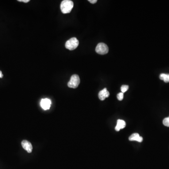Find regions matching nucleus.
Returning <instances> with one entry per match:
<instances>
[{"mask_svg":"<svg viewBox=\"0 0 169 169\" xmlns=\"http://www.w3.org/2000/svg\"><path fill=\"white\" fill-rule=\"evenodd\" d=\"M74 6L73 2L70 0H64L61 2L60 8L63 14L70 13Z\"/></svg>","mask_w":169,"mask_h":169,"instance_id":"obj_1","label":"nucleus"},{"mask_svg":"<svg viewBox=\"0 0 169 169\" xmlns=\"http://www.w3.org/2000/svg\"><path fill=\"white\" fill-rule=\"evenodd\" d=\"M79 45L78 40L75 37H73L67 40L65 43V48L70 50H73L76 49Z\"/></svg>","mask_w":169,"mask_h":169,"instance_id":"obj_2","label":"nucleus"},{"mask_svg":"<svg viewBox=\"0 0 169 169\" xmlns=\"http://www.w3.org/2000/svg\"><path fill=\"white\" fill-rule=\"evenodd\" d=\"M80 83L79 76L77 74H74L71 77L70 80L68 83V87L72 88H76L78 87Z\"/></svg>","mask_w":169,"mask_h":169,"instance_id":"obj_3","label":"nucleus"},{"mask_svg":"<svg viewBox=\"0 0 169 169\" xmlns=\"http://www.w3.org/2000/svg\"><path fill=\"white\" fill-rule=\"evenodd\" d=\"M96 53L100 55H105L109 52V48L104 43H100L96 46L95 48Z\"/></svg>","mask_w":169,"mask_h":169,"instance_id":"obj_4","label":"nucleus"},{"mask_svg":"<svg viewBox=\"0 0 169 169\" xmlns=\"http://www.w3.org/2000/svg\"><path fill=\"white\" fill-rule=\"evenodd\" d=\"M21 145L24 149L27 151L28 153H31L32 152V145L29 141L26 140H23L21 142Z\"/></svg>","mask_w":169,"mask_h":169,"instance_id":"obj_5","label":"nucleus"},{"mask_svg":"<svg viewBox=\"0 0 169 169\" xmlns=\"http://www.w3.org/2000/svg\"><path fill=\"white\" fill-rule=\"evenodd\" d=\"M51 104V101L49 99H47V98L42 99L41 102H40V106L44 110L49 109H50Z\"/></svg>","mask_w":169,"mask_h":169,"instance_id":"obj_6","label":"nucleus"},{"mask_svg":"<svg viewBox=\"0 0 169 169\" xmlns=\"http://www.w3.org/2000/svg\"><path fill=\"white\" fill-rule=\"evenodd\" d=\"M109 93L107 88H105L103 90L100 91L98 94L99 99H100L101 101H103L106 99V98L109 97Z\"/></svg>","mask_w":169,"mask_h":169,"instance_id":"obj_7","label":"nucleus"},{"mask_svg":"<svg viewBox=\"0 0 169 169\" xmlns=\"http://www.w3.org/2000/svg\"><path fill=\"white\" fill-rule=\"evenodd\" d=\"M129 140L130 141H137L138 142H141L143 140V138L140 136L138 133H134L132 134L129 137Z\"/></svg>","mask_w":169,"mask_h":169,"instance_id":"obj_8","label":"nucleus"},{"mask_svg":"<svg viewBox=\"0 0 169 169\" xmlns=\"http://www.w3.org/2000/svg\"><path fill=\"white\" fill-rule=\"evenodd\" d=\"M125 126H126V123L125 121L118 119L117 121V124L115 127V130L116 131H119L121 129L124 128Z\"/></svg>","mask_w":169,"mask_h":169,"instance_id":"obj_9","label":"nucleus"},{"mask_svg":"<svg viewBox=\"0 0 169 169\" xmlns=\"http://www.w3.org/2000/svg\"><path fill=\"white\" fill-rule=\"evenodd\" d=\"M159 78H160V79L163 80L165 83L169 82V74L162 73V74H160Z\"/></svg>","mask_w":169,"mask_h":169,"instance_id":"obj_10","label":"nucleus"},{"mask_svg":"<svg viewBox=\"0 0 169 169\" xmlns=\"http://www.w3.org/2000/svg\"><path fill=\"white\" fill-rule=\"evenodd\" d=\"M129 88V86L127 85H123L121 87V90L122 91V93H124L125 92L128 90Z\"/></svg>","mask_w":169,"mask_h":169,"instance_id":"obj_11","label":"nucleus"},{"mask_svg":"<svg viewBox=\"0 0 169 169\" xmlns=\"http://www.w3.org/2000/svg\"><path fill=\"white\" fill-rule=\"evenodd\" d=\"M163 124L167 127H169V117L163 119Z\"/></svg>","mask_w":169,"mask_h":169,"instance_id":"obj_12","label":"nucleus"},{"mask_svg":"<svg viewBox=\"0 0 169 169\" xmlns=\"http://www.w3.org/2000/svg\"><path fill=\"white\" fill-rule=\"evenodd\" d=\"M117 98L119 101H122L124 98V93H120L118 94L117 95Z\"/></svg>","mask_w":169,"mask_h":169,"instance_id":"obj_13","label":"nucleus"},{"mask_svg":"<svg viewBox=\"0 0 169 169\" xmlns=\"http://www.w3.org/2000/svg\"><path fill=\"white\" fill-rule=\"evenodd\" d=\"M88 2H90V3H92V4H94V3H96L97 2V0H89Z\"/></svg>","mask_w":169,"mask_h":169,"instance_id":"obj_14","label":"nucleus"},{"mask_svg":"<svg viewBox=\"0 0 169 169\" xmlns=\"http://www.w3.org/2000/svg\"><path fill=\"white\" fill-rule=\"evenodd\" d=\"M18 2H24L25 3H27V2H29L30 1L29 0H18Z\"/></svg>","mask_w":169,"mask_h":169,"instance_id":"obj_15","label":"nucleus"},{"mask_svg":"<svg viewBox=\"0 0 169 169\" xmlns=\"http://www.w3.org/2000/svg\"><path fill=\"white\" fill-rule=\"evenodd\" d=\"M3 74H2V72L1 71H0V78H2L3 77Z\"/></svg>","mask_w":169,"mask_h":169,"instance_id":"obj_16","label":"nucleus"}]
</instances>
